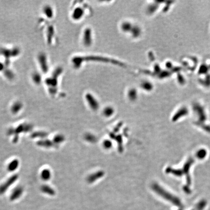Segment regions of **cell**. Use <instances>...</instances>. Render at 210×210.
Returning a JSON list of instances; mask_svg holds the SVG:
<instances>
[{"label": "cell", "mask_w": 210, "mask_h": 210, "mask_svg": "<svg viewBox=\"0 0 210 210\" xmlns=\"http://www.w3.org/2000/svg\"><path fill=\"white\" fill-rule=\"evenodd\" d=\"M104 172L103 171H99L98 172H95L88 176L87 181L89 183H92L97 181L99 178H102L104 175Z\"/></svg>", "instance_id": "6da1fadb"}, {"label": "cell", "mask_w": 210, "mask_h": 210, "mask_svg": "<svg viewBox=\"0 0 210 210\" xmlns=\"http://www.w3.org/2000/svg\"><path fill=\"white\" fill-rule=\"evenodd\" d=\"M86 98L87 100V102L89 103V106L90 108L94 111H96L99 108V104L96 99L93 97L91 95H87L86 96Z\"/></svg>", "instance_id": "7a4b0ae2"}, {"label": "cell", "mask_w": 210, "mask_h": 210, "mask_svg": "<svg viewBox=\"0 0 210 210\" xmlns=\"http://www.w3.org/2000/svg\"><path fill=\"white\" fill-rule=\"evenodd\" d=\"M113 108L110 106H108L105 108L103 111L104 115L106 117L111 116L113 114Z\"/></svg>", "instance_id": "3957f363"}, {"label": "cell", "mask_w": 210, "mask_h": 210, "mask_svg": "<svg viewBox=\"0 0 210 210\" xmlns=\"http://www.w3.org/2000/svg\"><path fill=\"white\" fill-rule=\"evenodd\" d=\"M84 42L87 45H89L91 42V35H90V32L89 31H86V32L85 33L84 35Z\"/></svg>", "instance_id": "277c9868"}, {"label": "cell", "mask_w": 210, "mask_h": 210, "mask_svg": "<svg viewBox=\"0 0 210 210\" xmlns=\"http://www.w3.org/2000/svg\"><path fill=\"white\" fill-rule=\"evenodd\" d=\"M83 10H82L79 7L76 9L74 11V15H73L74 16V19L80 18L83 15Z\"/></svg>", "instance_id": "5b68a950"}, {"label": "cell", "mask_w": 210, "mask_h": 210, "mask_svg": "<svg viewBox=\"0 0 210 210\" xmlns=\"http://www.w3.org/2000/svg\"><path fill=\"white\" fill-rule=\"evenodd\" d=\"M85 138L86 139V141H87L90 143H94L96 141V137L95 136L93 135L92 134H86L85 136Z\"/></svg>", "instance_id": "8992f818"}, {"label": "cell", "mask_w": 210, "mask_h": 210, "mask_svg": "<svg viewBox=\"0 0 210 210\" xmlns=\"http://www.w3.org/2000/svg\"><path fill=\"white\" fill-rule=\"evenodd\" d=\"M132 27V26L131 25L130 23L128 22H124L122 25V28L125 32H126L127 31L131 30Z\"/></svg>", "instance_id": "52a82bcc"}, {"label": "cell", "mask_w": 210, "mask_h": 210, "mask_svg": "<svg viewBox=\"0 0 210 210\" xmlns=\"http://www.w3.org/2000/svg\"><path fill=\"white\" fill-rule=\"evenodd\" d=\"M129 97L131 100H134L136 98V92L134 90H130L129 92Z\"/></svg>", "instance_id": "ba28073f"}, {"label": "cell", "mask_w": 210, "mask_h": 210, "mask_svg": "<svg viewBox=\"0 0 210 210\" xmlns=\"http://www.w3.org/2000/svg\"><path fill=\"white\" fill-rule=\"evenodd\" d=\"M103 146L105 148H111L112 146V143L109 140H105V141L103 142Z\"/></svg>", "instance_id": "9c48e42d"}]
</instances>
